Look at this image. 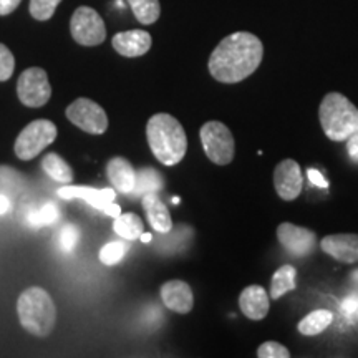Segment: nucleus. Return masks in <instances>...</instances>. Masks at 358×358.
I'll list each match as a JSON object with an SVG mask.
<instances>
[{"label":"nucleus","instance_id":"f257e3e1","mask_svg":"<svg viewBox=\"0 0 358 358\" xmlns=\"http://www.w3.org/2000/svg\"><path fill=\"white\" fill-rule=\"evenodd\" d=\"M262 57L264 45L261 38L250 32H234L222 38L214 48L208 69L217 82L239 83L259 69Z\"/></svg>","mask_w":358,"mask_h":358},{"label":"nucleus","instance_id":"f03ea898","mask_svg":"<svg viewBox=\"0 0 358 358\" xmlns=\"http://www.w3.org/2000/svg\"><path fill=\"white\" fill-rule=\"evenodd\" d=\"M151 153L164 166H176L187 151V136L182 124L169 113H156L146 124Z\"/></svg>","mask_w":358,"mask_h":358},{"label":"nucleus","instance_id":"7ed1b4c3","mask_svg":"<svg viewBox=\"0 0 358 358\" xmlns=\"http://www.w3.org/2000/svg\"><path fill=\"white\" fill-rule=\"evenodd\" d=\"M20 325L35 337H48L57 322V307L52 295L42 287H29L17 301Z\"/></svg>","mask_w":358,"mask_h":358},{"label":"nucleus","instance_id":"20e7f679","mask_svg":"<svg viewBox=\"0 0 358 358\" xmlns=\"http://www.w3.org/2000/svg\"><path fill=\"white\" fill-rule=\"evenodd\" d=\"M319 120L325 136L332 141H348L358 134V108L342 93L332 92L324 96Z\"/></svg>","mask_w":358,"mask_h":358},{"label":"nucleus","instance_id":"39448f33","mask_svg":"<svg viewBox=\"0 0 358 358\" xmlns=\"http://www.w3.org/2000/svg\"><path fill=\"white\" fill-rule=\"evenodd\" d=\"M57 127L50 120H35L22 129L15 140V156L22 161H30L42 153L57 140Z\"/></svg>","mask_w":358,"mask_h":358},{"label":"nucleus","instance_id":"423d86ee","mask_svg":"<svg viewBox=\"0 0 358 358\" xmlns=\"http://www.w3.org/2000/svg\"><path fill=\"white\" fill-rule=\"evenodd\" d=\"M201 145L206 156L217 166H226L234 159L236 141L231 129L221 122H208L201 127Z\"/></svg>","mask_w":358,"mask_h":358},{"label":"nucleus","instance_id":"0eeeda50","mask_svg":"<svg viewBox=\"0 0 358 358\" xmlns=\"http://www.w3.org/2000/svg\"><path fill=\"white\" fill-rule=\"evenodd\" d=\"M70 32L75 42L83 47H96L106 38L105 20L95 8L82 6L71 15Z\"/></svg>","mask_w":358,"mask_h":358},{"label":"nucleus","instance_id":"6e6552de","mask_svg":"<svg viewBox=\"0 0 358 358\" xmlns=\"http://www.w3.org/2000/svg\"><path fill=\"white\" fill-rule=\"evenodd\" d=\"M17 95L29 108H40L47 105L52 96V85L48 82L47 71L38 66L22 71L17 80Z\"/></svg>","mask_w":358,"mask_h":358},{"label":"nucleus","instance_id":"1a4fd4ad","mask_svg":"<svg viewBox=\"0 0 358 358\" xmlns=\"http://www.w3.org/2000/svg\"><path fill=\"white\" fill-rule=\"evenodd\" d=\"M65 115L75 127L83 129L85 133L105 134L106 129H108L106 111L90 98H77L75 101H71Z\"/></svg>","mask_w":358,"mask_h":358},{"label":"nucleus","instance_id":"9d476101","mask_svg":"<svg viewBox=\"0 0 358 358\" xmlns=\"http://www.w3.org/2000/svg\"><path fill=\"white\" fill-rule=\"evenodd\" d=\"M58 196L64 199L80 198L87 201L90 206L100 209L111 217H118L122 214L120 206H116L113 201L116 198V189H95L88 186H64L57 191Z\"/></svg>","mask_w":358,"mask_h":358},{"label":"nucleus","instance_id":"9b49d317","mask_svg":"<svg viewBox=\"0 0 358 358\" xmlns=\"http://www.w3.org/2000/svg\"><path fill=\"white\" fill-rule=\"evenodd\" d=\"M277 239L290 254L297 257L310 256L319 245L315 232L307 227L295 226L292 222H282L277 227Z\"/></svg>","mask_w":358,"mask_h":358},{"label":"nucleus","instance_id":"f8f14e48","mask_svg":"<svg viewBox=\"0 0 358 358\" xmlns=\"http://www.w3.org/2000/svg\"><path fill=\"white\" fill-rule=\"evenodd\" d=\"M274 186L279 198L294 201L301 196L303 189V174L297 161L284 159L275 166Z\"/></svg>","mask_w":358,"mask_h":358},{"label":"nucleus","instance_id":"ddd939ff","mask_svg":"<svg viewBox=\"0 0 358 358\" xmlns=\"http://www.w3.org/2000/svg\"><path fill=\"white\" fill-rule=\"evenodd\" d=\"M327 256L343 264L358 262V234H332L320 241Z\"/></svg>","mask_w":358,"mask_h":358},{"label":"nucleus","instance_id":"4468645a","mask_svg":"<svg viewBox=\"0 0 358 358\" xmlns=\"http://www.w3.org/2000/svg\"><path fill=\"white\" fill-rule=\"evenodd\" d=\"M161 301L169 310L176 313H189L194 307V295L189 284L185 280H168L161 285Z\"/></svg>","mask_w":358,"mask_h":358},{"label":"nucleus","instance_id":"2eb2a0df","mask_svg":"<svg viewBox=\"0 0 358 358\" xmlns=\"http://www.w3.org/2000/svg\"><path fill=\"white\" fill-rule=\"evenodd\" d=\"M111 43H113V48L120 55L136 58L150 52L153 38L146 30H127V32L116 34Z\"/></svg>","mask_w":358,"mask_h":358},{"label":"nucleus","instance_id":"dca6fc26","mask_svg":"<svg viewBox=\"0 0 358 358\" xmlns=\"http://www.w3.org/2000/svg\"><path fill=\"white\" fill-rule=\"evenodd\" d=\"M239 307L241 312L250 320H262L266 319L271 307V297L266 292L262 285L252 284L248 285L239 295Z\"/></svg>","mask_w":358,"mask_h":358},{"label":"nucleus","instance_id":"f3484780","mask_svg":"<svg viewBox=\"0 0 358 358\" xmlns=\"http://www.w3.org/2000/svg\"><path fill=\"white\" fill-rule=\"evenodd\" d=\"M106 176L113 187L122 194H129L133 192L134 185H136V171L133 164L127 158L116 156L111 158L106 164Z\"/></svg>","mask_w":358,"mask_h":358},{"label":"nucleus","instance_id":"a211bd4d","mask_svg":"<svg viewBox=\"0 0 358 358\" xmlns=\"http://www.w3.org/2000/svg\"><path fill=\"white\" fill-rule=\"evenodd\" d=\"M143 208H145L148 222H150V226L153 227L156 232H161V234L171 232V214H169L166 206H164L163 201H161L155 192L143 196Z\"/></svg>","mask_w":358,"mask_h":358},{"label":"nucleus","instance_id":"6ab92c4d","mask_svg":"<svg viewBox=\"0 0 358 358\" xmlns=\"http://www.w3.org/2000/svg\"><path fill=\"white\" fill-rule=\"evenodd\" d=\"M334 322V313L325 308H319V310H313L308 315L299 322V332L306 337H315L322 332H325Z\"/></svg>","mask_w":358,"mask_h":358},{"label":"nucleus","instance_id":"aec40b11","mask_svg":"<svg viewBox=\"0 0 358 358\" xmlns=\"http://www.w3.org/2000/svg\"><path fill=\"white\" fill-rule=\"evenodd\" d=\"M42 168L53 181L65 182V185H70L73 181V169L58 153H48L43 156Z\"/></svg>","mask_w":358,"mask_h":358},{"label":"nucleus","instance_id":"412c9836","mask_svg":"<svg viewBox=\"0 0 358 358\" xmlns=\"http://www.w3.org/2000/svg\"><path fill=\"white\" fill-rule=\"evenodd\" d=\"M295 277H297V271H295L294 266H282L277 268L272 275L271 282V292H268V297L279 301L282 295H285L290 290L295 289Z\"/></svg>","mask_w":358,"mask_h":358},{"label":"nucleus","instance_id":"4be33fe9","mask_svg":"<svg viewBox=\"0 0 358 358\" xmlns=\"http://www.w3.org/2000/svg\"><path fill=\"white\" fill-rule=\"evenodd\" d=\"M113 229L116 234L127 241H136L140 239L143 232H145V224L140 219V216L134 213L120 214L118 217H115Z\"/></svg>","mask_w":358,"mask_h":358},{"label":"nucleus","instance_id":"5701e85b","mask_svg":"<svg viewBox=\"0 0 358 358\" xmlns=\"http://www.w3.org/2000/svg\"><path fill=\"white\" fill-rule=\"evenodd\" d=\"M128 6L136 17V20L143 25H151L159 19L161 6L159 0H127Z\"/></svg>","mask_w":358,"mask_h":358},{"label":"nucleus","instance_id":"b1692460","mask_svg":"<svg viewBox=\"0 0 358 358\" xmlns=\"http://www.w3.org/2000/svg\"><path fill=\"white\" fill-rule=\"evenodd\" d=\"M163 187V176L151 168H143L136 173V185H134L133 194L145 196L150 192H156Z\"/></svg>","mask_w":358,"mask_h":358},{"label":"nucleus","instance_id":"393cba45","mask_svg":"<svg viewBox=\"0 0 358 358\" xmlns=\"http://www.w3.org/2000/svg\"><path fill=\"white\" fill-rule=\"evenodd\" d=\"M60 2L62 0H30V15L38 22L50 20Z\"/></svg>","mask_w":358,"mask_h":358},{"label":"nucleus","instance_id":"a878e982","mask_svg":"<svg viewBox=\"0 0 358 358\" xmlns=\"http://www.w3.org/2000/svg\"><path fill=\"white\" fill-rule=\"evenodd\" d=\"M127 254V245L122 243H110L100 250V261L105 266H115L118 264Z\"/></svg>","mask_w":358,"mask_h":358},{"label":"nucleus","instance_id":"bb28decb","mask_svg":"<svg viewBox=\"0 0 358 358\" xmlns=\"http://www.w3.org/2000/svg\"><path fill=\"white\" fill-rule=\"evenodd\" d=\"M58 219V209L55 204H45L42 209L29 214V222L34 226H47V224L55 222Z\"/></svg>","mask_w":358,"mask_h":358},{"label":"nucleus","instance_id":"cd10ccee","mask_svg":"<svg viewBox=\"0 0 358 358\" xmlns=\"http://www.w3.org/2000/svg\"><path fill=\"white\" fill-rule=\"evenodd\" d=\"M257 357L259 358H289L290 352L287 347H284L279 342H264L261 347L257 348Z\"/></svg>","mask_w":358,"mask_h":358},{"label":"nucleus","instance_id":"c85d7f7f","mask_svg":"<svg viewBox=\"0 0 358 358\" xmlns=\"http://www.w3.org/2000/svg\"><path fill=\"white\" fill-rule=\"evenodd\" d=\"M15 70V58L3 43H0V82H7Z\"/></svg>","mask_w":358,"mask_h":358},{"label":"nucleus","instance_id":"c756f323","mask_svg":"<svg viewBox=\"0 0 358 358\" xmlns=\"http://www.w3.org/2000/svg\"><path fill=\"white\" fill-rule=\"evenodd\" d=\"M80 239V231L73 224H65L64 231H62V248L64 250H73Z\"/></svg>","mask_w":358,"mask_h":358},{"label":"nucleus","instance_id":"7c9ffc66","mask_svg":"<svg viewBox=\"0 0 358 358\" xmlns=\"http://www.w3.org/2000/svg\"><path fill=\"white\" fill-rule=\"evenodd\" d=\"M22 0H0V15L6 17L10 15L13 10H17V7L20 6Z\"/></svg>","mask_w":358,"mask_h":358},{"label":"nucleus","instance_id":"2f4dec72","mask_svg":"<svg viewBox=\"0 0 358 358\" xmlns=\"http://www.w3.org/2000/svg\"><path fill=\"white\" fill-rule=\"evenodd\" d=\"M347 143H348V153L352 155L353 159L358 161V134H355V136H352Z\"/></svg>","mask_w":358,"mask_h":358},{"label":"nucleus","instance_id":"473e14b6","mask_svg":"<svg viewBox=\"0 0 358 358\" xmlns=\"http://www.w3.org/2000/svg\"><path fill=\"white\" fill-rule=\"evenodd\" d=\"M308 178H310V181L313 182V185H319L322 187H327V181H324V178H322L320 173L313 171V169H310L308 171Z\"/></svg>","mask_w":358,"mask_h":358},{"label":"nucleus","instance_id":"72a5a7b5","mask_svg":"<svg viewBox=\"0 0 358 358\" xmlns=\"http://www.w3.org/2000/svg\"><path fill=\"white\" fill-rule=\"evenodd\" d=\"M358 308V301L357 299H348V301H345L343 302V310H347L348 313H352V312H355Z\"/></svg>","mask_w":358,"mask_h":358},{"label":"nucleus","instance_id":"f704fd0d","mask_svg":"<svg viewBox=\"0 0 358 358\" xmlns=\"http://www.w3.org/2000/svg\"><path fill=\"white\" fill-rule=\"evenodd\" d=\"M10 209V199L7 196L0 194V214H6Z\"/></svg>","mask_w":358,"mask_h":358},{"label":"nucleus","instance_id":"c9c22d12","mask_svg":"<svg viewBox=\"0 0 358 358\" xmlns=\"http://www.w3.org/2000/svg\"><path fill=\"white\" fill-rule=\"evenodd\" d=\"M140 239L143 241V243H150V241H151V239H153V237H151V234H145V232H143V234H141V237H140Z\"/></svg>","mask_w":358,"mask_h":358}]
</instances>
